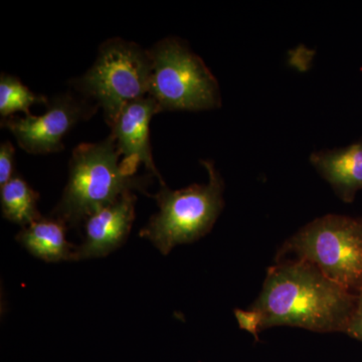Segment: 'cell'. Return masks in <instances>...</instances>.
<instances>
[{"label": "cell", "instance_id": "1", "mask_svg": "<svg viewBox=\"0 0 362 362\" xmlns=\"http://www.w3.org/2000/svg\"><path fill=\"white\" fill-rule=\"evenodd\" d=\"M357 294L302 259L278 261L267 272L252 308L263 315L262 331L291 326L314 332H346Z\"/></svg>", "mask_w": 362, "mask_h": 362}, {"label": "cell", "instance_id": "2", "mask_svg": "<svg viewBox=\"0 0 362 362\" xmlns=\"http://www.w3.org/2000/svg\"><path fill=\"white\" fill-rule=\"evenodd\" d=\"M151 176L126 171L111 134L102 141L83 143L71 153L68 182L52 216L66 226H78L124 194L145 192Z\"/></svg>", "mask_w": 362, "mask_h": 362}, {"label": "cell", "instance_id": "3", "mask_svg": "<svg viewBox=\"0 0 362 362\" xmlns=\"http://www.w3.org/2000/svg\"><path fill=\"white\" fill-rule=\"evenodd\" d=\"M151 70L149 51L136 42L112 37L100 45L93 66L71 86L102 109L109 125L127 105L148 96Z\"/></svg>", "mask_w": 362, "mask_h": 362}, {"label": "cell", "instance_id": "4", "mask_svg": "<svg viewBox=\"0 0 362 362\" xmlns=\"http://www.w3.org/2000/svg\"><path fill=\"white\" fill-rule=\"evenodd\" d=\"M209 173L206 185L171 190L165 183L154 195L158 213L140 232L163 255L180 244L194 242L213 228L223 207V181L213 162L202 161Z\"/></svg>", "mask_w": 362, "mask_h": 362}, {"label": "cell", "instance_id": "5", "mask_svg": "<svg viewBox=\"0 0 362 362\" xmlns=\"http://www.w3.org/2000/svg\"><path fill=\"white\" fill-rule=\"evenodd\" d=\"M287 254L308 262L354 294L362 290V218L338 214L316 218L286 240L277 259Z\"/></svg>", "mask_w": 362, "mask_h": 362}, {"label": "cell", "instance_id": "6", "mask_svg": "<svg viewBox=\"0 0 362 362\" xmlns=\"http://www.w3.org/2000/svg\"><path fill=\"white\" fill-rule=\"evenodd\" d=\"M148 96L164 111H204L221 105L220 86L204 62L182 40L166 37L148 49Z\"/></svg>", "mask_w": 362, "mask_h": 362}, {"label": "cell", "instance_id": "7", "mask_svg": "<svg viewBox=\"0 0 362 362\" xmlns=\"http://www.w3.org/2000/svg\"><path fill=\"white\" fill-rule=\"evenodd\" d=\"M98 107L71 93L49 100L40 116H13L1 120V127L11 131L21 149L30 154L63 151L64 138L83 121L96 114Z\"/></svg>", "mask_w": 362, "mask_h": 362}, {"label": "cell", "instance_id": "8", "mask_svg": "<svg viewBox=\"0 0 362 362\" xmlns=\"http://www.w3.org/2000/svg\"><path fill=\"white\" fill-rule=\"evenodd\" d=\"M158 113L156 101L146 96L127 105L108 126L126 171L136 175L138 166L143 164L161 185L164 181L154 163L150 143V121Z\"/></svg>", "mask_w": 362, "mask_h": 362}, {"label": "cell", "instance_id": "9", "mask_svg": "<svg viewBox=\"0 0 362 362\" xmlns=\"http://www.w3.org/2000/svg\"><path fill=\"white\" fill-rule=\"evenodd\" d=\"M135 204L136 195L130 192L90 216L85 221L84 242L76 247L75 259L106 256L120 247L134 221Z\"/></svg>", "mask_w": 362, "mask_h": 362}, {"label": "cell", "instance_id": "10", "mask_svg": "<svg viewBox=\"0 0 362 362\" xmlns=\"http://www.w3.org/2000/svg\"><path fill=\"white\" fill-rule=\"evenodd\" d=\"M310 161L343 202H351L357 192L362 190V143L316 152Z\"/></svg>", "mask_w": 362, "mask_h": 362}, {"label": "cell", "instance_id": "11", "mask_svg": "<svg viewBox=\"0 0 362 362\" xmlns=\"http://www.w3.org/2000/svg\"><path fill=\"white\" fill-rule=\"evenodd\" d=\"M68 226L52 216L23 228L16 240L33 256L47 262L75 259L76 247L66 240Z\"/></svg>", "mask_w": 362, "mask_h": 362}, {"label": "cell", "instance_id": "12", "mask_svg": "<svg viewBox=\"0 0 362 362\" xmlns=\"http://www.w3.org/2000/svg\"><path fill=\"white\" fill-rule=\"evenodd\" d=\"M39 199V194L18 175L0 189L2 214L6 220L23 228L42 218L37 209Z\"/></svg>", "mask_w": 362, "mask_h": 362}, {"label": "cell", "instance_id": "13", "mask_svg": "<svg viewBox=\"0 0 362 362\" xmlns=\"http://www.w3.org/2000/svg\"><path fill=\"white\" fill-rule=\"evenodd\" d=\"M49 99L28 89L16 76L2 73L0 76V117L1 120L11 118L16 112L25 116L32 115L30 107L35 104L47 106Z\"/></svg>", "mask_w": 362, "mask_h": 362}, {"label": "cell", "instance_id": "14", "mask_svg": "<svg viewBox=\"0 0 362 362\" xmlns=\"http://www.w3.org/2000/svg\"><path fill=\"white\" fill-rule=\"evenodd\" d=\"M235 316L240 329L247 331L258 340L259 333L261 332L263 325V315L261 312L252 307L249 310L235 309Z\"/></svg>", "mask_w": 362, "mask_h": 362}, {"label": "cell", "instance_id": "15", "mask_svg": "<svg viewBox=\"0 0 362 362\" xmlns=\"http://www.w3.org/2000/svg\"><path fill=\"white\" fill-rule=\"evenodd\" d=\"M16 149L9 141H4L0 145V187L6 185L16 175Z\"/></svg>", "mask_w": 362, "mask_h": 362}, {"label": "cell", "instance_id": "16", "mask_svg": "<svg viewBox=\"0 0 362 362\" xmlns=\"http://www.w3.org/2000/svg\"><path fill=\"white\" fill-rule=\"evenodd\" d=\"M345 333L362 342V290L357 294L356 309Z\"/></svg>", "mask_w": 362, "mask_h": 362}]
</instances>
